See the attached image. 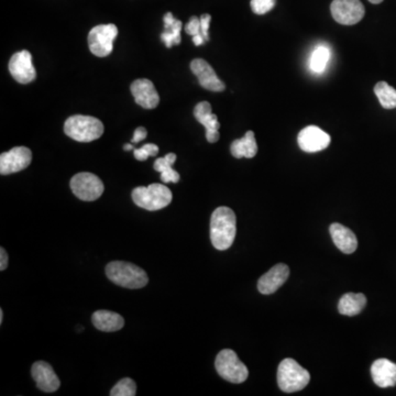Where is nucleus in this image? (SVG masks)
<instances>
[{"mask_svg": "<svg viewBox=\"0 0 396 396\" xmlns=\"http://www.w3.org/2000/svg\"><path fill=\"white\" fill-rule=\"evenodd\" d=\"M124 151H129V150H135V149H133V145H126L124 147Z\"/></svg>", "mask_w": 396, "mask_h": 396, "instance_id": "36", "label": "nucleus"}, {"mask_svg": "<svg viewBox=\"0 0 396 396\" xmlns=\"http://www.w3.org/2000/svg\"><path fill=\"white\" fill-rule=\"evenodd\" d=\"M158 153L159 147L156 145H153V143H148V145L141 147L140 149L133 150V154H135V158L138 161H145L149 156H158Z\"/></svg>", "mask_w": 396, "mask_h": 396, "instance_id": "28", "label": "nucleus"}, {"mask_svg": "<svg viewBox=\"0 0 396 396\" xmlns=\"http://www.w3.org/2000/svg\"><path fill=\"white\" fill-rule=\"evenodd\" d=\"M311 376L294 359H284L277 369V383L285 393H294L307 386Z\"/></svg>", "mask_w": 396, "mask_h": 396, "instance_id": "5", "label": "nucleus"}, {"mask_svg": "<svg viewBox=\"0 0 396 396\" xmlns=\"http://www.w3.org/2000/svg\"><path fill=\"white\" fill-rule=\"evenodd\" d=\"M277 0H251V9L256 15H265L274 8Z\"/></svg>", "mask_w": 396, "mask_h": 396, "instance_id": "29", "label": "nucleus"}, {"mask_svg": "<svg viewBox=\"0 0 396 396\" xmlns=\"http://www.w3.org/2000/svg\"><path fill=\"white\" fill-rule=\"evenodd\" d=\"M8 254L6 252L5 249H0V270L5 271L8 267Z\"/></svg>", "mask_w": 396, "mask_h": 396, "instance_id": "33", "label": "nucleus"}, {"mask_svg": "<svg viewBox=\"0 0 396 396\" xmlns=\"http://www.w3.org/2000/svg\"><path fill=\"white\" fill-rule=\"evenodd\" d=\"M329 231L332 235L335 246L339 249L340 251L346 254H351L357 250L358 239L351 229L335 223L330 225Z\"/></svg>", "mask_w": 396, "mask_h": 396, "instance_id": "19", "label": "nucleus"}, {"mask_svg": "<svg viewBox=\"0 0 396 396\" xmlns=\"http://www.w3.org/2000/svg\"><path fill=\"white\" fill-rule=\"evenodd\" d=\"M194 116L197 122L202 124L206 129V139L208 142L215 143L219 140L220 124L217 116L212 114V105L208 101H200L194 109Z\"/></svg>", "mask_w": 396, "mask_h": 396, "instance_id": "17", "label": "nucleus"}, {"mask_svg": "<svg viewBox=\"0 0 396 396\" xmlns=\"http://www.w3.org/2000/svg\"><path fill=\"white\" fill-rule=\"evenodd\" d=\"M65 135L78 142H91L104 133V124L95 117L75 115L64 124Z\"/></svg>", "mask_w": 396, "mask_h": 396, "instance_id": "3", "label": "nucleus"}, {"mask_svg": "<svg viewBox=\"0 0 396 396\" xmlns=\"http://www.w3.org/2000/svg\"><path fill=\"white\" fill-rule=\"evenodd\" d=\"M330 11L335 20L344 26H353L360 22L365 13L360 0H334Z\"/></svg>", "mask_w": 396, "mask_h": 396, "instance_id": "9", "label": "nucleus"}, {"mask_svg": "<svg viewBox=\"0 0 396 396\" xmlns=\"http://www.w3.org/2000/svg\"><path fill=\"white\" fill-rule=\"evenodd\" d=\"M236 215L229 207H218L210 218V240L217 250L223 251L233 246L236 238Z\"/></svg>", "mask_w": 396, "mask_h": 396, "instance_id": "1", "label": "nucleus"}, {"mask_svg": "<svg viewBox=\"0 0 396 396\" xmlns=\"http://www.w3.org/2000/svg\"><path fill=\"white\" fill-rule=\"evenodd\" d=\"M369 1H370L371 3H373V5H379V3H382L383 0H369Z\"/></svg>", "mask_w": 396, "mask_h": 396, "instance_id": "37", "label": "nucleus"}, {"mask_svg": "<svg viewBox=\"0 0 396 396\" xmlns=\"http://www.w3.org/2000/svg\"><path fill=\"white\" fill-rule=\"evenodd\" d=\"M9 72L20 84H29L36 78V71L32 64L31 53L22 50L15 53L9 61Z\"/></svg>", "mask_w": 396, "mask_h": 396, "instance_id": "11", "label": "nucleus"}, {"mask_svg": "<svg viewBox=\"0 0 396 396\" xmlns=\"http://www.w3.org/2000/svg\"><path fill=\"white\" fill-rule=\"evenodd\" d=\"M106 274L109 280L115 284L131 290L145 288L149 282L148 275L145 270L129 262H110L107 264Z\"/></svg>", "mask_w": 396, "mask_h": 396, "instance_id": "2", "label": "nucleus"}, {"mask_svg": "<svg viewBox=\"0 0 396 396\" xmlns=\"http://www.w3.org/2000/svg\"><path fill=\"white\" fill-rule=\"evenodd\" d=\"M374 93L380 101L381 106L386 109L396 108V89L386 82H379L374 86Z\"/></svg>", "mask_w": 396, "mask_h": 396, "instance_id": "24", "label": "nucleus"}, {"mask_svg": "<svg viewBox=\"0 0 396 396\" xmlns=\"http://www.w3.org/2000/svg\"><path fill=\"white\" fill-rule=\"evenodd\" d=\"M175 161L176 154L168 153L164 158H159L154 162V170L160 172L161 179L163 183H177L181 179L179 174L172 168Z\"/></svg>", "mask_w": 396, "mask_h": 396, "instance_id": "23", "label": "nucleus"}, {"mask_svg": "<svg viewBox=\"0 0 396 396\" xmlns=\"http://www.w3.org/2000/svg\"><path fill=\"white\" fill-rule=\"evenodd\" d=\"M330 60V50L326 45H319L314 50L309 61L311 70L315 73H323Z\"/></svg>", "mask_w": 396, "mask_h": 396, "instance_id": "25", "label": "nucleus"}, {"mask_svg": "<svg viewBox=\"0 0 396 396\" xmlns=\"http://www.w3.org/2000/svg\"><path fill=\"white\" fill-rule=\"evenodd\" d=\"M135 103L145 109H154L160 103V96L152 82L149 80H137L130 86Z\"/></svg>", "mask_w": 396, "mask_h": 396, "instance_id": "15", "label": "nucleus"}, {"mask_svg": "<svg viewBox=\"0 0 396 396\" xmlns=\"http://www.w3.org/2000/svg\"><path fill=\"white\" fill-rule=\"evenodd\" d=\"M330 135L316 126H308L298 133V142L304 152L315 153L325 150L330 145Z\"/></svg>", "mask_w": 396, "mask_h": 396, "instance_id": "12", "label": "nucleus"}, {"mask_svg": "<svg viewBox=\"0 0 396 396\" xmlns=\"http://www.w3.org/2000/svg\"><path fill=\"white\" fill-rule=\"evenodd\" d=\"M182 27H183L182 21L176 19L175 22L171 27L164 28L166 31L161 34V39L166 43V47H168V49L172 47V45L181 43Z\"/></svg>", "mask_w": 396, "mask_h": 396, "instance_id": "26", "label": "nucleus"}, {"mask_svg": "<svg viewBox=\"0 0 396 396\" xmlns=\"http://www.w3.org/2000/svg\"><path fill=\"white\" fill-rule=\"evenodd\" d=\"M231 154L236 159H251L258 152L256 137L254 131H248L244 138L233 141L230 147Z\"/></svg>", "mask_w": 396, "mask_h": 396, "instance_id": "22", "label": "nucleus"}, {"mask_svg": "<svg viewBox=\"0 0 396 396\" xmlns=\"http://www.w3.org/2000/svg\"><path fill=\"white\" fill-rule=\"evenodd\" d=\"M137 394V384L130 378L120 380L110 391L112 396H135Z\"/></svg>", "mask_w": 396, "mask_h": 396, "instance_id": "27", "label": "nucleus"}, {"mask_svg": "<svg viewBox=\"0 0 396 396\" xmlns=\"http://www.w3.org/2000/svg\"><path fill=\"white\" fill-rule=\"evenodd\" d=\"M73 194L84 202L98 200L104 193V183L98 176L88 172H82L73 176L70 183Z\"/></svg>", "mask_w": 396, "mask_h": 396, "instance_id": "7", "label": "nucleus"}, {"mask_svg": "<svg viewBox=\"0 0 396 396\" xmlns=\"http://www.w3.org/2000/svg\"><path fill=\"white\" fill-rule=\"evenodd\" d=\"M94 326L101 332H118L124 326V319L119 314L115 311H96L91 317Z\"/></svg>", "mask_w": 396, "mask_h": 396, "instance_id": "20", "label": "nucleus"}, {"mask_svg": "<svg viewBox=\"0 0 396 396\" xmlns=\"http://www.w3.org/2000/svg\"><path fill=\"white\" fill-rule=\"evenodd\" d=\"M32 152L26 147H16L0 156V174L9 175L22 171L31 164Z\"/></svg>", "mask_w": 396, "mask_h": 396, "instance_id": "10", "label": "nucleus"}, {"mask_svg": "<svg viewBox=\"0 0 396 396\" xmlns=\"http://www.w3.org/2000/svg\"><path fill=\"white\" fill-rule=\"evenodd\" d=\"M215 367L218 374L230 383H244L248 379V368L239 360L238 355L233 350H221L216 358Z\"/></svg>", "mask_w": 396, "mask_h": 396, "instance_id": "6", "label": "nucleus"}, {"mask_svg": "<svg viewBox=\"0 0 396 396\" xmlns=\"http://www.w3.org/2000/svg\"><path fill=\"white\" fill-rule=\"evenodd\" d=\"M191 70L193 74L198 78L200 85L205 89L212 91H225V84L216 75V72L210 66V63L203 59H195L191 63Z\"/></svg>", "mask_w": 396, "mask_h": 396, "instance_id": "13", "label": "nucleus"}, {"mask_svg": "<svg viewBox=\"0 0 396 396\" xmlns=\"http://www.w3.org/2000/svg\"><path fill=\"white\" fill-rule=\"evenodd\" d=\"M31 374L32 378L36 381V386L41 391L53 393L60 388V379L57 378V373L47 362L38 361L34 363Z\"/></svg>", "mask_w": 396, "mask_h": 396, "instance_id": "16", "label": "nucleus"}, {"mask_svg": "<svg viewBox=\"0 0 396 396\" xmlns=\"http://www.w3.org/2000/svg\"><path fill=\"white\" fill-rule=\"evenodd\" d=\"M185 31L189 36H195L200 34V19L197 17H192L189 19L186 26H185Z\"/></svg>", "mask_w": 396, "mask_h": 396, "instance_id": "30", "label": "nucleus"}, {"mask_svg": "<svg viewBox=\"0 0 396 396\" xmlns=\"http://www.w3.org/2000/svg\"><path fill=\"white\" fill-rule=\"evenodd\" d=\"M367 305V298L362 293H347L340 298L338 311L344 316H355Z\"/></svg>", "mask_w": 396, "mask_h": 396, "instance_id": "21", "label": "nucleus"}, {"mask_svg": "<svg viewBox=\"0 0 396 396\" xmlns=\"http://www.w3.org/2000/svg\"><path fill=\"white\" fill-rule=\"evenodd\" d=\"M131 196L132 200L138 207L150 210V212L163 210L171 204L173 200L171 189L166 187V185L158 184V183L149 185L148 187H137L132 191Z\"/></svg>", "mask_w": 396, "mask_h": 396, "instance_id": "4", "label": "nucleus"}, {"mask_svg": "<svg viewBox=\"0 0 396 396\" xmlns=\"http://www.w3.org/2000/svg\"><path fill=\"white\" fill-rule=\"evenodd\" d=\"M3 311L0 309V324H3Z\"/></svg>", "mask_w": 396, "mask_h": 396, "instance_id": "38", "label": "nucleus"}, {"mask_svg": "<svg viewBox=\"0 0 396 396\" xmlns=\"http://www.w3.org/2000/svg\"><path fill=\"white\" fill-rule=\"evenodd\" d=\"M118 36V29L115 24H99L91 29L88 34V45L94 55L105 57L114 49V41Z\"/></svg>", "mask_w": 396, "mask_h": 396, "instance_id": "8", "label": "nucleus"}, {"mask_svg": "<svg viewBox=\"0 0 396 396\" xmlns=\"http://www.w3.org/2000/svg\"><path fill=\"white\" fill-rule=\"evenodd\" d=\"M288 275H290V269L286 264H277L260 277L258 281V290L264 295L273 294L286 282Z\"/></svg>", "mask_w": 396, "mask_h": 396, "instance_id": "14", "label": "nucleus"}, {"mask_svg": "<svg viewBox=\"0 0 396 396\" xmlns=\"http://www.w3.org/2000/svg\"><path fill=\"white\" fill-rule=\"evenodd\" d=\"M193 42H194L196 47H200V45H202V44H204L206 41H205L202 34H198V36H193Z\"/></svg>", "mask_w": 396, "mask_h": 396, "instance_id": "35", "label": "nucleus"}, {"mask_svg": "<svg viewBox=\"0 0 396 396\" xmlns=\"http://www.w3.org/2000/svg\"><path fill=\"white\" fill-rule=\"evenodd\" d=\"M148 135V131L145 127H139L135 130V135L132 138V143L140 142V141L145 140V138Z\"/></svg>", "mask_w": 396, "mask_h": 396, "instance_id": "32", "label": "nucleus"}, {"mask_svg": "<svg viewBox=\"0 0 396 396\" xmlns=\"http://www.w3.org/2000/svg\"><path fill=\"white\" fill-rule=\"evenodd\" d=\"M200 34H202L203 38H204L205 41H210V34H208V30H210V21H212V16L210 15H203L200 17Z\"/></svg>", "mask_w": 396, "mask_h": 396, "instance_id": "31", "label": "nucleus"}, {"mask_svg": "<svg viewBox=\"0 0 396 396\" xmlns=\"http://www.w3.org/2000/svg\"><path fill=\"white\" fill-rule=\"evenodd\" d=\"M373 382L380 388L396 386V365L388 359H379L371 367Z\"/></svg>", "mask_w": 396, "mask_h": 396, "instance_id": "18", "label": "nucleus"}, {"mask_svg": "<svg viewBox=\"0 0 396 396\" xmlns=\"http://www.w3.org/2000/svg\"><path fill=\"white\" fill-rule=\"evenodd\" d=\"M164 20V28H168V27H171L172 24L175 22L176 19L174 18L173 15L172 13H166V16L163 18Z\"/></svg>", "mask_w": 396, "mask_h": 396, "instance_id": "34", "label": "nucleus"}]
</instances>
